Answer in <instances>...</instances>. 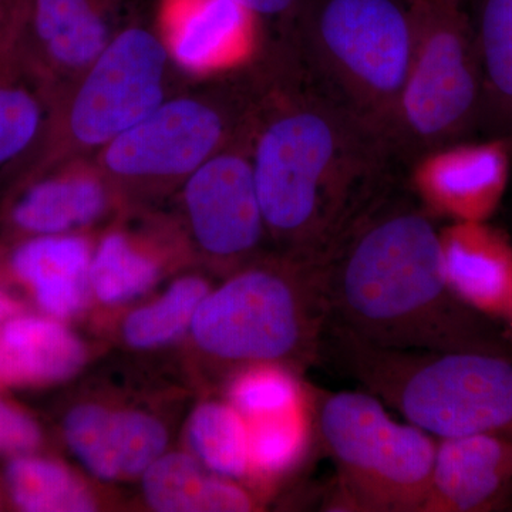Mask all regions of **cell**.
Here are the masks:
<instances>
[{
	"instance_id": "obj_5",
	"label": "cell",
	"mask_w": 512,
	"mask_h": 512,
	"mask_svg": "<svg viewBox=\"0 0 512 512\" xmlns=\"http://www.w3.org/2000/svg\"><path fill=\"white\" fill-rule=\"evenodd\" d=\"M292 20L302 72L386 140L416 46L414 0H301Z\"/></svg>"
},
{
	"instance_id": "obj_23",
	"label": "cell",
	"mask_w": 512,
	"mask_h": 512,
	"mask_svg": "<svg viewBox=\"0 0 512 512\" xmlns=\"http://www.w3.org/2000/svg\"><path fill=\"white\" fill-rule=\"evenodd\" d=\"M249 427V476L272 478L292 471L308 454L315 424V402L286 412L247 420Z\"/></svg>"
},
{
	"instance_id": "obj_1",
	"label": "cell",
	"mask_w": 512,
	"mask_h": 512,
	"mask_svg": "<svg viewBox=\"0 0 512 512\" xmlns=\"http://www.w3.org/2000/svg\"><path fill=\"white\" fill-rule=\"evenodd\" d=\"M299 72L256 119L249 156L266 231L286 255L325 262L386 190L394 156L377 128Z\"/></svg>"
},
{
	"instance_id": "obj_25",
	"label": "cell",
	"mask_w": 512,
	"mask_h": 512,
	"mask_svg": "<svg viewBox=\"0 0 512 512\" xmlns=\"http://www.w3.org/2000/svg\"><path fill=\"white\" fill-rule=\"evenodd\" d=\"M160 272L154 256L123 232H110L93 251L90 289L101 303L121 305L150 291Z\"/></svg>"
},
{
	"instance_id": "obj_32",
	"label": "cell",
	"mask_w": 512,
	"mask_h": 512,
	"mask_svg": "<svg viewBox=\"0 0 512 512\" xmlns=\"http://www.w3.org/2000/svg\"><path fill=\"white\" fill-rule=\"evenodd\" d=\"M245 8L261 18H291L301 0H239Z\"/></svg>"
},
{
	"instance_id": "obj_14",
	"label": "cell",
	"mask_w": 512,
	"mask_h": 512,
	"mask_svg": "<svg viewBox=\"0 0 512 512\" xmlns=\"http://www.w3.org/2000/svg\"><path fill=\"white\" fill-rule=\"evenodd\" d=\"M448 286L471 311L512 323V247L483 222L457 221L441 231Z\"/></svg>"
},
{
	"instance_id": "obj_16",
	"label": "cell",
	"mask_w": 512,
	"mask_h": 512,
	"mask_svg": "<svg viewBox=\"0 0 512 512\" xmlns=\"http://www.w3.org/2000/svg\"><path fill=\"white\" fill-rule=\"evenodd\" d=\"M161 12L171 59L191 73L237 57L256 18L239 0H164Z\"/></svg>"
},
{
	"instance_id": "obj_31",
	"label": "cell",
	"mask_w": 512,
	"mask_h": 512,
	"mask_svg": "<svg viewBox=\"0 0 512 512\" xmlns=\"http://www.w3.org/2000/svg\"><path fill=\"white\" fill-rule=\"evenodd\" d=\"M40 443L39 424L0 396V454L15 457L33 453Z\"/></svg>"
},
{
	"instance_id": "obj_9",
	"label": "cell",
	"mask_w": 512,
	"mask_h": 512,
	"mask_svg": "<svg viewBox=\"0 0 512 512\" xmlns=\"http://www.w3.org/2000/svg\"><path fill=\"white\" fill-rule=\"evenodd\" d=\"M231 104L204 94L164 100L146 119L101 148L97 167L113 183H184L229 146L238 117H244L235 116Z\"/></svg>"
},
{
	"instance_id": "obj_7",
	"label": "cell",
	"mask_w": 512,
	"mask_h": 512,
	"mask_svg": "<svg viewBox=\"0 0 512 512\" xmlns=\"http://www.w3.org/2000/svg\"><path fill=\"white\" fill-rule=\"evenodd\" d=\"M416 46L386 141L394 158L420 157L466 133L485 92L473 25L461 5L414 0Z\"/></svg>"
},
{
	"instance_id": "obj_35",
	"label": "cell",
	"mask_w": 512,
	"mask_h": 512,
	"mask_svg": "<svg viewBox=\"0 0 512 512\" xmlns=\"http://www.w3.org/2000/svg\"><path fill=\"white\" fill-rule=\"evenodd\" d=\"M508 332H510V335L512 336V323L510 326H508Z\"/></svg>"
},
{
	"instance_id": "obj_34",
	"label": "cell",
	"mask_w": 512,
	"mask_h": 512,
	"mask_svg": "<svg viewBox=\"0 0 512 512\" xmlns=\"http://www.w3.org/2000/svg\"><path fill=\"white\" fill-rule=\"evenodd\" d=\"M433 2L453 3V5H461V2H463V0H433Z\"/></svg>"
},
{
	"instance_id": "obj_12",
	"label": "cell",
	"mask_w": 512,
	"mask_h": 512,
	"mask_svg": "<svg viewBox=\"0 0 512 512\" xmlns=\"http://www.w3.org/2000/svg\"><path fill=\"white\" fill-rule=\"evenodd\" d=\"M6 210L16 234H76L100 220L109 205V185L100 168L70 160L26 171Z\"/></svg>"
},
{
	"instance_id": "obj_27",
	"label": "cell",
	"mask_w": 512,
	"mask_h": 512,
	"mask_svg": "<svg viewBox=\"0 0 512 512\" xmlns=\"http://www.w3.org/2000/svg\"><path fill=\"white\" fill-rule=\"evenodd\" d=\"M473 30L485 92L512 111V0H478Z\"/></svg>"
},
{
	"instance_id": "obj_17",
	"label": "cell",
	"mask_w": 512,
	"mask_h": 512,
	"mask_svg": "<svg viewBox=\"0 0 512 512\" xmlns=\"http://www.w3.org/2000/svg\"><path fill=\"white\" fill-rule=\"evenodd\" d=\"M86 346L62 320L22 312L0 325V387L64 382L82 370Z\"/></svg>"
},
{
	"instance_id": "obj_29",
	"label": "cell",
	"mask_w": 512,
	"mask_h": 512,
	"mask_svg": "<svg viewBox=\"0 0 512 512\" xmlns=\"http://www.w3.org/2000/svg\"><path fill=\"white\" fill-rule=\"evenodd\" d=\"M167 443V430L156 417L137 410L113 412L111 448L120 480L143 476L163 456Z\"/></svg>"
},
{
	"instance_id": "obj_22",
	"label": "cell",
	"mask_w": 512,
	"mask_h": 512,
	"mask_svg": "<svg viewBox=\"0 0 512 512\" xmlns=\"http://www.w3.org/2000/svg\"><path fill=\"white\" fill-rule=\"evenodd\" d=\"M52 104L32 83L0 80V173L32 167L45 146Z\"/></svg>"
},
{
	"instance_id": "obj_11",
	"label": "cell",
	"mask_w": 512,
	"mask_h": 512,
	"mask_svg": "<svg viewBox=\"0 0 512 512\" xmlns=\"http://www.w3.org/2000/svg\"><path fill=\"white\" fill-rule=\"evenodd\" d=\"M117 33L100 0H28L22 46L25 79L55 104Z\"/></svg>"
},
{
	"instance_id": "obj_21",
	"label": "cell",
	"mask_w": 512,
	"mask_h": 512,
	"mask_svg": "<svg viewBox=\"0 0 512 512\" xmlns=\"http://www.w3.org/2000/svg\"><path fill=\"white\" fill-rule=\"evenodd\" d=\"M187 439L211 473L234 481L251 473L248 421L231 403L200 404L188 421Z\"/></svg>"
},
{
	"instance_id": "obj_15",
	"label": "cell",
	"mask_w": 512,
	"mask_h": 512,
	"mask_svg": "<svg viewBox=\"0 0 512 512\" xmlns=\"http://www.w3.org/2000/svg\"><path fill=\"white\" fill-rule=\"evenodd\" d=\"M92 258L90 242L82 235H35L12 249L9 269L42 313L66 320L89 301Z\"/></svg>"
},
{
	"instance_id": "obj_13",
	"label": "cell",
	"mask_w": 512,
	"mask_h": 512,
	"mask_svg": "<svg viewBox=\"0 0 512 512\" xmlns=\"http://www.w3.org/2000/svg\"><path fill=\"white\" fill-rule=\"evenodd\" d=\"M512 493V439L474 434L437 440L430 490L421 512L494 510Z\"/></svg>"
},
{
	"instance_id": "obj_30",
	"label": "cell",
	"mask_w": 512,
	"mask_h": 512,
	"mask_svg": "<svg viewBox=\"0 0 512 512\" xmlns=\"http://www.w3.org/2000/svg\"><path fill=\"white\" fill-rule=\"evenodd\" d=\"M28 0H0V80H23L22 46Z\"/></svg>"
},
{
	"instance_id": "obj_26",
	"label": "cell",
	"mask_w": 512,
	"mask_h": 512,
	"mask_svg": "<svg viewBox=\"0 0 512 512\" xmlns=\"http://www.w3.org/2000/svg\"><path fill=\"white\" fill-rule=\"evenodd\" d=\"M311 394L292 367L281 363L242 366L227 387V402L247 420L261 419L309 402Z\"/></svg>"
},
{
	"instance_id": "obj_24",
	"label": "cell",
	"mask_w": 512,
	"mask_h": 512,
	"mask_svg": "<svg viewBox=\"0 0 512 512\" xmlns=\"http://www.w3.org/2000/svg\"><path fill=\"white\" fill-rule=\"evenodd\" d=\"M200 276H184L156 299L134 309L123 323V338L138 350L163 348L190 330L195 312L210 292Z\"/></svg>"
},
{
	"instance_id": "obj_20",
	"label": "cell",
	"mask_w": 512,
	"mask_h": 512,
	"mask_svg": "<svg viewBox=\"0 0 512 512\" xmlns=\"http://www.w3.org/2000/svg\"><path fill=\"white\" fill-rule=\"evenodd\" d=\"M6 490L12 503L26 512H89L96 501L89 488L57 461L20 454L5 470Z\"/></svg>"
},
{
	"instance_id": "obj_8",
	"label": "cell",
	"mask_w": 512,
	"mask_h": 512,
	"mask_svg": "<svg viewBox=\"0 0 512 512\" xmlns=\"http://www.w3.org/2000/svg\"><path fill=\"white\" fill-rule=\"evenodd\" d=\"M165 42L144 28L120 30L72 90L52 106L45 146L32 167L101 150L167 100Z\"/></svg>"
},
{
	"instance_id": "obj_33",
	"label": "cell",
	"mask_w": 512,
	"mask_h": 512,
	"mask_svg": "<svg viewBox=\"0 0 512 512\" xmlns=\"http://www.w3.org/2000/svg\"><path fill=\"white\" fill-rule=\"evenodd\" d=\"M25 312L22 302L8 289L0 285V325Z\"/></svg>"
},
{
	"instance_id": "obj_2",
	"label": "cell",
	"mask_w": 512,
	"mask_h": 512,
	"mask_svg": "<svg viewBox=\"0 0 512 512\" xmlns=\"http://www.w3.org/2000/svg\"><path fill=\"white\" fill-rule=\"evenodd\" d=\"M329 325L377 348L507 349L448 286L429 212L384 190L325 259Z\"/></svg>"
},
{
	"instance_id": "obj_18",
	"label": "cell",
	"mask_w": 512,
	"mask_h": 512,
	"mask_svg": "<svg viewBox=\"0 0 512 512\" xmlns=\"http://www.w3.org/2000/svg\"><path fill=\"white\" fill-rule=\"evenodd\" d=\"M420 181L431 208L457 221L483 222L497 207L505 184V154L498 146L464 148Z\"/></svg>"
},
{
	"instance_id": "obj_19",
	"label": "cell",
	"mask_w": 512,
	"mask_h": 512,
	"mask_svg": "<svg viewBox=\"0 0 512 512\" xmlns=\"http://www.w3.org/2000/svg\"><path fill=\"white\" fill-rule=\"evenodd\" d=\"M147 504L160 512H245L254 510L248 491L217 476L194 456L164 453L141 476Z\"/></svg>"
},
{
	"instance_id": "obj_6",
	"label": "cell",
	"mask_w": 512,
	"mask_h": 512,
	"mask_svg": "<svg viewBox=\"0 0 512 512\" xmlns=\"http://www.w3.org/2000/svg\"><path fill=\"white\" fill-rule=\"evenodd\" d=\"M315 424L338 467L340 505L350 511H423L436 456L433 436L394 420L367 392H318Z\"/></svg>"
},
{
	"instance_id": "obj_4",
	"label": "cell",
	"mask_w": 512,
	"mask_h": 512,
	"mask_svg": "<svg viewBox=\"0 0 512 512\" xmlns=\"http://www.w3.org/2000/svg\"><path fill=\"white\" fill-rule=\"evenodd\" d=\"M328 323L325 265L285 254L208 292L190 330L195 346L224 365L305 367L322 357Z\"/></svg>"
},
{
	"instance_id": "obj_3",
	"label": "cell",
	"mask_w": 512,
	"mask_h": 512,
	"mask_svg": "<svg viewBox=\"0 0 512 512\" xmlns=\"http://www.w3.org/2000/svg\"><path fill=\"white\" fill-rule=\"evenodd\" d=\"M323 353L436 440L474 434L512 439L510 349L377 348L328 325Z\"/></svg>"
},
{
	"instance_id": "obj_10",
	"label": "cell",
	"mask_w": 512,
	"mask_h": 512,
	"mask_svg": "<svg viewBox=\"0 0 512 512\" xmlns=\"http://www.w3.org/2000/svg\"><path fill=\"white\" fill-rule=\"evenodd\" d=\"M192 237L205 255L222 262L247 258L266 231L251 156L222 148L184 181Z\"/></svg>"
},
{
	"instance_id": "obj_28",
	"label": "cell",
	"mask_w": 512,
	"mask_h": 512,
	"mask_svg": "<svg viewBox=\"0 0 512 512\" xmlns=\"http://www.w3.org/2000/svg\"><path fill=\"white\" fill-rule=\"evenodd\" d=\"M113 410L101 404H79L67 413L64 440L82 466L101 481L120 480L111 448Z\"/></svg>"
}]
</instances>
